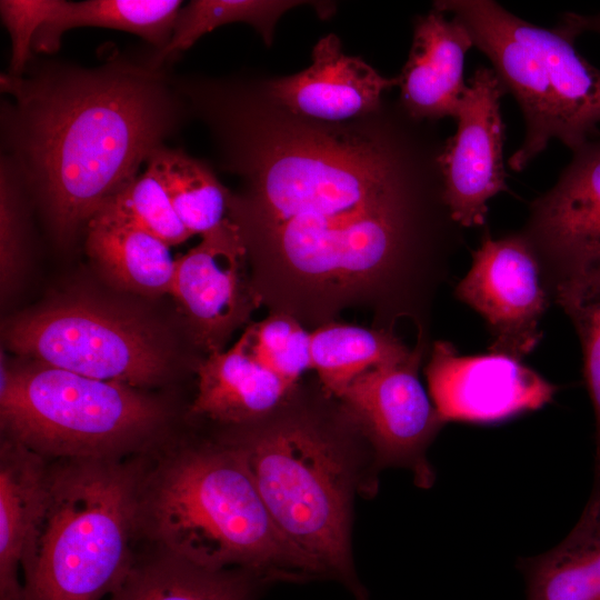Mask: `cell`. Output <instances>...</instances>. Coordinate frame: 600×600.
I'll return each mask as SVG.
<instances>
[{
	"mask_svg": "<svg viewBox=\"0 0 600 600\" xmlns=\"http://www.w3.org/2000/svg\"><path fill=\"white\" fill-rule=\"evenodd\" d=\"M431 400L444 422H496L550 402L558 387L516 358L461 356L436 341L424 368Z\"/></svg>",
	"mask_w": 600,
	"mask_h": 600,
	"instance_id": "cell-14",
	"label": "cell"
},
{
	"mask_svg": "<svg viewBox=\"0 0 600 600\" xmlns=\"http://www.w3.org/2000/svg\"><path fill=\"white\" fill-rule=\"evenodd\" d=\"M298 1L253 0H196L181 7L164 48L156 51L148 63L156 69L171 56L189 49L200 37L217 27L231 22H246L259 31L269 44L273 27L288 9Z\"/></svg>",
	"mask_w": 600,
	"mask_h": 600,
	"instance_id": "cell-25",
	"label": "cell"
},
{
	"mask_svg": "<svg viewBox=\"0 0 600 600\" xmlns=\"http://www.w3.org/2000/svg\"><path fill=\"white\" fill-rule=\"evenodd\" d=\"M394 86L397 77H382L362 59L344 54L339 38L328 34L313 47L312 64L271 81L266 97L297 117L342 123L379 112L382 93Z\"/></svg>",
	"mask_w": 600,
	"mask_h": 600,
	"instance_id": "cell-15",
	"label": "cell"
},
{
	"mask_svg": "<svg viewBox=\"0 0 600 600\" xmlns=\"http://www.w3.org/2000/svg\"><path fill=\"white\" fill-rule=\"evenodd\" d=\"M49 464L47 501L23 562L22 600H100L134 564L144 473L121 459Z\"/></svg>",
	"mask_w": 600,
	"mask_h": 600,
	"instance_id": "cell-5",
	"label": "cell"
},
{
	"mask_svg": "<svg viewBox=\"0 0 600 600\" xmlns=\"http://www.w3.org/2000/svg\"><path fill=\"white\" fill-rule=\"evenodd\" d=\"M4 340L29 360L133 388L162 380L170 366V349L157 323L90 296L54 300L14 318Z\"/></svg>",
	"mask_w": 600,
	"mask_h": 600,
	"instance_id": "cell-8",
	"label": "cell"
},
{
	"mask_svg": "<svg viewBox=\"0 0 600 600\" xmlns=\"http://www.w3.org/2000/svg\"><path fill=\"white\" fill-rule=\"evenodd\" d=\"M456 296L486 320L491 352L522 360L539 343V322L551 298L538 259L519 231L498 239L483 233Z\"/></svg>",
	"mask_w": 600,
	"mask_h": 600,
	"instance_id": "cell-10",
	"label": "cell"
},
{
	"mask_svg": "<svg viewBox=\"0 0 600 600\" xmlns=\"http://www.w3.org/2000/svg\"><path fill=\"white\" fill-rule=\"evenodd\" d=\"M556 29L572 39H577L583 32L600 33V13L580 14L574 12L564 13Z\"/></svg>",
	"mask_w": 600,
	"mask_h": 600,
	"instance_id": "cell-31",
	"label": "cell"
},
{
	"mask_svg": "<svg viewBox=\"0 0 600 600\" xmlns=\"http://www.w3.org/2000/svg\"><path fill=\"white\" fill-rule=\"evenodd\" d=\"M426 352L428 342L418 340L409 358L363 372L337 398L341 416L368 440L377 462L409 468L424 488L434 480L426 451L446 424L418 376Z\"/></svg>",
	"mask_w": 600,
	"mask_h": 600,
	"instance_id": "cell-9",
	"label": "cell"
},
{
	"mask_svg": "<svg viewBox=\"0 0 600 600\" xmlns=\"http://www.w3.org/2000/svg\"><path fill=\"white\" fill-rule=\"evenodd\" d=\"M238 226L228 219L202 234L201 241L176 258L171 296L194 341L208 353L226 341L260 306Z\"/></svg>",
	"mask_w": 600,
	"mask_h": 600,
	"instance_id": "cell-12",
	"label": "cell"
},
{
	"mask_svg": "<svg viewBox=\"0 0 600 600\" xmlns=\"http://www.w3.org/2000/svg\"><path fill=\"white\" fill-rule=\"evenodd\" d=\"M170 247L138 226L98 211L86 227V250L114 286L141 296L171 294L176 259Z\"/></svg>",
	"mask_w": 600,
	"mask_h": 600,
	"instance_id": "cell-19",
	"label": "cell"
},
{
	"mask_svg": "<svg viewBox=\"0 0 600 600\" xmlns=\"http://www.w3.org/2000/svg\"><path fill=\"white\" fill-rule=\"evenodd\" d=\"M527 600H600V492L551 550L519 561Z\"/></svg>",
	"mask_w": 600,
	"mask_h": 600,
	"instance_id": "cell-20",
	"label": "cell"
},
{
	"mask_svg": "<svg viewBox=\"0 0 600 600\" xmlns=\"http://www.w3.org/2000/svg\"><path fill=\"white\" fill-rule=\"evenodd\" d=\"M190 100L203 111L244 190L231 219L261 303L316 328L366 307L378 328L428 311L463 236L446 203L444 141L400 104L363 128L297 117L217 84Z\"/></svg>",
	"mask_w": 600,
	"mask_h": 600,
	"instance_id": "cell-1",
	"label": "cell"
},
{
	"mask_svg": "<svg viewBox=\"0 0 600 600\" xmlns=\"http://www.w3.org/2000/svg\"><path fill=\"white\" fill-rule=\"evenodd\" d=\"M23 184L6 157L0 163V283L1 298L10 293L26 266L28 249Z\"/></svg>",
	"mask_w": 600,
	"mask_h": 600,
	"instance_id": "cell-29",
	"label": "cell"
},
{
	"mask_svg": "<svg viewBox=\"0 0 600 600\" xmlns=\"http://www.w3.org/2000/svg\"><path fill=\"white\" fill-rule=\"evenodd\" d=\"M551 299L569 317L580 340L583 377L594 418L592 492H600V267L559 284Z\"/></svg>",
	"mask_w": 600,
	"mask_h": 600,
	"instance_id": "cell-26",
	"label": "cell"
},
{
	"mask_svg": "<svg viewBox=\"0 0 600 600\" xmlns=\"http://www.w3.org/2000/svg\"><path fill=\"white\" fill-rule=\"evenodd\" d=\"M246 351L292 388L311 368V338L303 324L283 312L250 323L240 337Z\"/></svg>",
	"mask_w": 600,
	"mask_h": 600,
	"instance_id": "cell-27",
	"label": "cell"
},
{
	"mask_svg": "<svg viewBox=\"0 0 600 600\" xmlns=\"http://www.w3.org/2000/svg\"><path fill=\"white\" fill-rule=\"evenodd\" d=\"M290 400L224 441L241 456L276 526L317 577L339 579L364 600L350 552L352 458L334 427Z\"/></svg>",
	"mask_w": 600,
	"mask_h": 600,
	"instance_id": "cell-4",
	"label": "cell"
},
{
	"mask_svg": "<svg viewBox=\"0 0 600 600\" xmlns=\"http://www.w3.org/2000/svg\"><path fill=\"white\" fill-rule=\"evenodd\" d=\"M142 174L133 178L100 210L138 226L169 247L183 243L192 234L174 211L156 169L148 162Z\"/></svg>",
	"mask_w": 600,
	"mask_h": 600,
	"instance_id": "cell-28",
	"label": "cell"
},
{
	"mask_svg": "<svg viewBox=\"0 0 600 600\" xmlns=\"http://www.w3.org/2000/svg\"><path fill=\"white\" fill-rule=\"evenodd\" d=\"M473 47L466 26L433 9L417 18L408 60L398 78L400 104L417 121L456 118L467 89L464 58Z\"/></svg>",
	"mask_w": 600,
	"mask_h": 600,
	"instance_id": "cell-16",
	"label": "cell"
},
{
	"mask_svg": "<svg viewBox=\"0 0 600 600\" xmlns=\"http://www.w3.org/2000/svg\"><path fill=\"white\" fill-rule=\"evenodd\" d=\"M504 94L493 69L478 67L454 118L457 131L444 140L439 156L444 200L462 228L483 226L488 201L508 190L500 109Z\"/></svg>",
	"mask_w": 600,
	"mask_h": 600,
	"instance_id": "cell-13",
	"label": "cell"
},
{
	"mask_svg": "<svg viewBox=\"0 0 600 600\" xmlns=\"http://www.w3.org/2000/svg\"><path fill=\"white\" fill-rule=\"evenodd\" d=\"M166 420L163 404L137 388L33 360L13 366L1 350V428L46 459H121Z\"/></svg>",
	"mask_w": 600,
	"mask_h": 600,
	"instance_id": "cell-7",
	"label": "cell"
},
{
	"mask_svg": "<svg viewBox=\"0 0 600 600\" xmlns=\"http://www.w3.org/2000/svg\"><path fill=\"white\" fill-rule=\"evenodd\" d=\"M139 523L163 551L208 570L242 569L271 582L317 577L224 440L180 448L144 474Z\"/></svg>",
	"mask_w": 600,
	"mask_h": 600,
	"instance_id": "cell-3",
	"label": "cell"
},
{
	"mask_svg": "<svg viewBox=\"0 0 600 600\" xmlns=\"http://www.w3.org/2000/svg\"><path fill=\"white\" fill-rule=\"evenodd\" d=\"M179 0H88L61 1L33 38L32 50H59L66 31L79 27H100L134 33L161 50L169 42Z\"/></svg>",
	"mask_w": 600,
	"mask_h": 600,
	"instance_id": "cell-22",
	"label": "cell"
},
{
	"mask_svg": "<svg viewBox=\"0 0 600 600\" xmlns=\"http://www.w3.org/2000/svg\"><path fill=\"white\" fill-rule=\"evenodd\" d=\"M0 88L13 98L1 117L6 157L60 244L138 176L180 113L172 86L148 62L47 63L1 74Z\"/></svg>",
	"mask_w": 600,
	"mask_h": 600,
	"instance_id": "cell-2",
	"label": "cell"
},
{
	"mask_svg": "<svg viewBox=\"0 0 600 600\" xmlns=\"http://www.w3.org/2000/svg\"><path fill=\"white\" fill-rule=\"evenodd\" d=\"M49 463L4 437L0 449V600H22L19 570L42 518Z\"/></svg>",
	"mask_w": 600,
	"mask_h": 600,
	"instance_id": "cell-18",
	"label": "cell"
},
{
	"mask_svg": "<svg viewBox=\"0 0 600 600\" xmlns=\"http://www.w3.org/2000/svg\"><path fill=\"white\" fill-rule=\"evenodd\" d=\"M433 8L466 26L521 109L526 130L508 160L513 171L526 169L552 139L574 152L599 133L600 70L576 50L574 39L492 0H439Z\"/></svg>",
	"mask_w": 600,
	"mask_h": 600,
	"instance_id": "cell-6",
	"label": "cell"
},
{
	"mask_svg": "<svg viewBox=\"0 0 600 600\" xmlns=\"http://www.w3.org/2000/svg\"><path fill=\"white\" fill-rule=\"evenodd\" d=\"M519 232L550 298L559 284L600 267V138L573 152L557 183L531 202Z\"/></svg>",
	"mask_w": 600,
	"mask_h": 600,
	"instance_id": "cell-11",
	"label": "cell"
},
{
	"mask_svg": "<svg viewBox=\"0 0 600 600\" xmlns=\"http://www.w3.org/2000/svg\"><path fill=\"white\" fill-rule=\"evenodd\" d=\"M197 376L190 414L240 427L272 416L296 389L250 357L241 338L226 351L208 353Z\"/></svg>",
	"mask_w": 600,
	"mask_h": 600,
	"instance_id": "cell-17",
	"label": "cell"
},
{
	"mask_svg": "<svg viewBox=\"0 0 600 600\" xmlns=\"http://www.w3.org/2000/svg\"><path fill=\"white\" fill-rule=\"evenodd\" d=\"M60 0H1L0 16L11 39L8 74L22 76L32 58L33 38Z\"/></svg>",
	"mask_w": 600,
	"mask_h": 600,
	"instance_id": "cell-30",
	"label": "cell"
},
{
	"mask_svg": "<svg viewBox=\"0 0 600 600\" xmlns=\"http://www.w3.org/2000/svg\"><path fill=\"white\" fill-rule=\"evenodd\" d=\"M268 582L247 570H208L161 551L134 562L111 600H254Z\"/></svg>",
	"mask_w": 600,
	"mask_h": 600,
	"instance_id": "cell-21",
	"label": "cell"
},
{
	"mask_svg": "<svg viewBox=\"0 0 600 600\" xmlns=\"http://www.w3.org/2000/svg\"><path fill=\"white\" fill-rule=\"evenodd\" d=\"M147 162L156 169L174 211L192 236H202L229 219L232 193L208 166L163 146Z\"/></svg>",
	"mask_w": 600,
	"mask_h": 600,
	"instance_id": "cell-24",
	"label": "cell"
},
{
	"mask_svg": "<svg viewBox=\"0 0 600 600\" xmlns=\"http://www.w3.org/2000/svg\"><path fill=\"white\" fill-rule=\"evenodd\" d=\"M311 338V368L323 392L338 398L363 372L410 357V350L394 333L331 321L314 328Z\"/></svg>",
	"mask_w": 600,
	"mask_h": 600,
	"instance_id": "cell-23",
	"label": "cell"
}]
</instances>
